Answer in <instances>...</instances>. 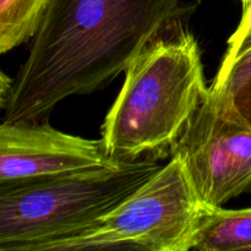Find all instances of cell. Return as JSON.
Returning <instances> with one entry per match:
<instances>
[{"mask_svg": "<svg viewBox=\"0 0 251 251\" xmlns=\"http://www.w3.org/2000/svg\"><path fill=\"white\" fill-rule=\"evenodd\" d=\"M183 0H50L4 107L2 122L34 124L73 96L124 73L185 12Z\"/></svg>", "mask_w": 251, "mask_h": 251, "instance_id": "1", "label": "cell"}, {"mask_svg": "<svg viewBox=\"0 0 251 251\" xmlns=\"http://www.w3.org/2000/svg\"><path fill=\"white\" fill-rule=\"evenodd\" d=\"M207 95L198 39L185 31L157 37L125 70L100 129L105 153L120 163L171 154Z\"/></svg>", "mask_w": 251, "mask_h": 251, "instance_id": "2", "label": "cell"}, {"mask_svg": "<svg viewBox=\"0 0 251 251\" xmlns=\"http://www.w3.org/2000/svg\"><path fill=\"white\" fill-rule=\"evenodd\" d=\"M162 164L153 157L103 169L0 181V251H47L90 228Z\"/></svg>", "mask_w": 251, "mask_h": 251, "instance_id": "3", "label": "cell"}, {"mask_svg": "<svg viewBox=\"0 0 251 251\" xmlns=\"http://www.w3.org/2000/svg\"><path fill=\"white\" fill-rule=\"evenodd\" d=\"M205 205L178 154L80 234L47 251L193 250Z\"/></svg>", "mask_w": 251, "mask_h": 251, "instance_id": "4", "label": "cell"}, {"mask_svg": "<svg viewBox=\"0 0 251 251\" xmlns=\"http://www.w3.org/2000/svg\"><path fill=\"white\" fill-rule=\"evenodd\" d=\"M171 154L180 157L206 207H223L251 190V127L208 95Z\"/></svg>", "mask_w": 251, "mask_h": 251, "instance_id": "5", "label": "cell"}, {"mask_svg": "<svg viewBox=\"0 0 251 251\" xmlns=\"http://www.w3.org/2000/svg\"><path fill=\"white\" fill-rule=\"evenodd\" d=\"M120 164L100 140L65 134L48 124L0 123V181L95 171Z\"/></svg>", "mask_w": 251, "mask_h": 251, "instance_id": "6", "label": "cell"}, {"mask_svg": "<svg viewBox=\"0 0 251 251\" xmlns=\"http://www.w3.org/2000/svg\"><path fill=\"white\" fill-rule=\"evenodd\" d=\"M251 80V0L243 5L242 19L228 39V47L208 96L222 109H227L240 87Z\"/></svg>", "mask_w": 251, "mask_h": 251, "instance_id": "7", "label": "cell"}, {"mask_svg": "<svg viewBox=\"0 0 251 251\" xmlns=\"http://www.w3.org/2000/svg\"><path fill=\"white\" fill-rule=\"evenodd\" d=\"M193 250H251V208H203Z\"/></svg>", "mask_w": 251, "mask_h": 251, "instance_id": "8", "label": "cell"}, {"mask_svg": "<svg viewBox=\"0 0 251 251\" xmlns=\"http://www.w3.org/2000/svg\"><path fill=\"white\" fill-rule=\"evenodd\" d=\"M50 0H0V55L31 41Z\"/></svg>", "mask_w": 251, "mask_h": 251, "instance_id": "9", "label": "cell"}, {"mask_svg": "<svg viewBox=\"0 0 251 251\" xmlns=\"http://www.w3.org/2000/svg\"><path fill=\"white\" fill-rule=\"evenodd\" d=\"M223 110H232L242 122L251 127V80L239 88L229 107Z\"/></svg>", "mask_w": 251, "mask_h": 251, "instance_id": "10", "label": "cell"}, {"mask_svg": "<svg viewBox=\"0 0 251 251\" xmlns=\"http://www.w3.org/2000/svg\"><path fill=\"white\" fill-rule=\"evenodd\" d=\"M12 80L7 75H5L0 70V110L4 109L5 103H6L7 96H9L10 88H11Z\"/></svg>", "mask_w": 251, "mask_h": 251, "instance_id": "11", "label": "cell"}, {"mask_svg": "<svg viewBox=\"0 0 251 251\" xmlns=\"http://www.w3.org/2000/svg\"><path fill=\"white\" fill-rule=\"evenodd\" d=\"M240 1H242V5H245V4H248L250 0H240Z\"/></svg>", "mask_w": 251, "mask_h": 251, "instance_id": "12", "label": "cell"}]
</instances>
